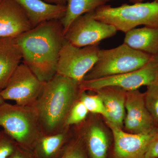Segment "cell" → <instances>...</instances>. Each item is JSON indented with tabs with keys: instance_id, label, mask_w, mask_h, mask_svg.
<instances>
[{
	"instance_id": "1",
	"label": "cell",
	"mask_w": 158,
	"mask_h": 158,
	"mask_svg": "<svg viewBox=\"0 0 158 158\" xmlns=\"http://www.w3.org/2000/svg\"><path fill=\"white\" fill-rule=\"evenodd\" d=\"M15 39L23 63L41 81H48L56 74L59 53L65 40L60 20L43 23Z\"/></svg>"
},
{
	"instance_id": "2",
	"label": "cell",
	"mask_w": 158,
	"mask_h": 158,
	"mask_svg": "<svg viewBox=\"0 0 158 158\" xmlns=\"http://www.w3.org/2000/svg\"><path fill=\"white\" fill-rule=\"evenodd\" d=\"M80 93L78 83L57 74L44 82L33 106L42 133L56 134L66 127V119Z\"/></svg>"
},
{
	"instance_id": "3",
	"label": "cell",
	"mask_w": 158,
	"mask_h": 158,
	"mask_svg": "<svg viewBox=\"0 0 158 158\" xmlns=\"http://www.w3.org/2000/svg\"><path fill=\"white\" fill-rule=\"evenodd\" d=\"M94 17L125 33L140 25L158 27V2L123 4L117 7L106 5L94 11Z\"/></svg>"
},
{
	"instance_id": "4",
	"label": "cell",
	"mask_w": 158,
	"mask_h": 158,
	"mask_svg": "<svg viewBox=\"0 0 158 158\" xmlns=\"http://www.w3.org/2000/svg\"><path fill=\"white\" fill-rule=\"evenodd\" d=\"M0 127L20 147L32 151L42 134L38 116L33 106L0 105Z\"/></svg>"
},
{
	"instance_id": "5",
	"label": "cell",
	"mask_w": 158,
	"mask_h": 158,
	"mask_svg": "<svg viewBox=\"0 0 158 158\" xmlns=\"http://www.w3.org/2000/svg\"><path fill=\"white\" fill-rule=\"evenodd\" d=\"M152 55L134 49L123 43L110 49H101L95 65L84 80H93L138 70L149 62Z\"/></svg>"
},
{
	"instance_id": "6",
	"label": "cell",
	"mask_w": 158,
	"mask_h": 158,
	"mask_svg": "<svg viewBox=\"0 0 158 158\" xmlns=\"http://www.w3.org/2000/svg\"><path fill=\"white\" fill-rule=\"evenodd\" d=\"M158 81V54L152 56L147 64L138 70L127 73L93 80H84L79 84L80 92L94 91L108 87H117L126 91L138 90Z\"/></svg>"
},
{
	"instance_id": "7",
	"label": "cell",
	"mask_w": 158,
	"mask_h": 158,
	"mask_svg": "<svg viewBox=\"0 0 158 158\" xmlns=\"http://www.w3.org/2000/svg\"><path fill=\"white\" fill-rule=\"evenodd\" d=\"M99 44L78 48L65 40L59 53L56 74L80 84L97 61Z\"/></svg>"
},
{
	"instance_id": "8",
	"label": "cell",
	"mask_w": 158,
	"mask_h": 158,
	"mask_svg": "<svg viewBox=\"0 0 158 158\" xmlns=\"http://www.w3.org/2000/svg\"><path fill=\"white\" fill-rule=\"evenodd\" d=\"M94 11L81 15L71 24L65 33L66 41L82 48L99 44L102 40L116 35V28L96 19Z\"/></svg>"
},
{
	"instance_id": "9",
	"label": "cell",
	"mask_w": 158,
	"mask_h": 158,
	"mask_svg": "<svg viewBox=\"0 0 158 158\" xmlns=\"http://www.w3.org/2000/svg\"><path fill=\"white\" fill-rule=\"evenodd\" d=\"M44 84L23 62L15 70L6 88L0 90V94L5 100L32 106L41 93Z\"/></svg>"
},
{
	"instance_id": "10",
	"label": "cell",
	"mask_w": 158,
	"mask_h": 158,
	"mask_svg": "<svg viewBox=\"0 0 158 158\" xmlns=\"http://www.w3.org/2000/svg\"><path fill=\"white\" fill-rule=\"evenodd\" d=\"M114 138L113 158H145L148 148L158 129L147 134H132L107 121Z\"/></svg>"
},
{
	"instance_id": "11",
	"label": "cell",
	"mask_w": 158,
	"mask_h": 158,
	"mask_svg": "<svg viewBox=\"0 0 158 158\" xmlns=\"http://www.w3.org/2000/svg\"><path fill=\"white\" fill-rule=\"evenodd\" d=\"M125 109L123 125L128 132L147 134L158 129L145 106L144 93L138 90L127 91Z\"/></svg>"
},
{
	"instance_id": "12",
	"label": "cell",
	"mask_w": 158,
	"mask_h": 158,
	"mask_svg": "<svg viewBox=\"0 0 158 158\" xmlns=\"http://www.w3.org/2000/svg\"><path fill=\"white\" fill-rule=\"evenodd\" d=\"M25 11L15 0L0 3V38H16L32 29Z\"/></svg>"
},
{
	"instance_id": "13",
	"label": "cell",
	"mask_w": 158,
	"mask_h": 158,
	"mask_svg": "<svg viewBox=\"0 0 158 158\" xmlns=\"http://www.w3.org/2000/svg\"><path fill=\"white\" fill-rule=\"evenodd\" d=\"M25 11L32 28L51 20H61L66 6L51 4L42 0H15Z\"/></svg>"
},
{
	"instance_id": "14",
	"label": "cell",
	"mask_w": 158,
	"mask_h": 158,
	"mask_svg": "<svg viewBox=\"0 0 158 158\" xmlns=\"http://www.w3.org/2000/svg\"><path fill=\"white\" fill-rule=\"evenodd\" d=\"M22 60V54L15 38H0V90L6 88Z\"/></svg>"
},
{
	"instance_id": "15",
	"label": "cell",
	"mask_w": 158,
	"mask_h": 158,
	"mask_svg": "<svg viewBox=\"0 0 158 158\" xmlns=\"http://www.w3.org/2000/svg\"><path fill=\"white\" fill-rule=\"evenodd\" d=\"M94 91L103 102L107 113V121L122 128L126 115L127 91L117 87H108Z\"/></svg>"
},
{
	"instance_id": "16",
	"label": "cell",
	"mask_w": 158,
	"mask_h": 158,
	"mask_svg": "<svg viewBox=\"0 0 158 158\" xmlns=\"http://www.w3.org/2000/svg\"><path fill=\"white\" fill-rule=\"evenodd\" d=\"M69 128L65 127L61 131L52 135L42 133L31 151L34 158H59L68 144Z\"/></svg>"
},
{
	"instance_id": "17",
	"label": "cell",
	"mask_w": 158,
	"mask_h": 158,
	"mask_svg": "<svg viewBox=\"0 0 158 158\" xmlns=\"http://www.w3.org/2000/svg\"><path fill=\"white\" fill-rule=\"evenodd\" d=\"M123 43L136 50L154 56L158 54V27H144L125 33Z\"/></svg>"
},
{
	"instance_id": "18",
	"label": "cell",
	"mask_w": 158,
	"mask_h": 158,
	"mask_svg": "<svg viewBox=\"0 0 158 158\" xmlns=\"http://www.w3.org/2000/svg\"><path fill=\"white\" fill-rule=\"evenodd\" d=\"M79 137L84 142L90 158H106L109 141L102 127L97 124L88 125Z\"/></svg>"
},
{
	"instance_id": "19",
	"label": "cell",
	"mask_w": 158,
	"mask_h": 158,
	"mask_svg": "<svg viewBox=\"0 0 158 158\" xmlns=\"http://www.w3.org/2000/svg\"><path fill=\"white\" fill-rule=\"evenodd\" d=\"M113 0H67L66 11L60 20L65 32L71 24L81 15L95 11Z\"/></svg>"
},
{
	"instance_id": "20",
	"label": "cell",
	"mask_w": 158,
	"mask_h": 158,
	"mask_svg": "<svg viewBox=\"0 0 158 158\" xmlns=\"http://www.w3.org/2000/svg\"><path fill=\"white\" fill-rule=\"evenodd\" d=\"M79 100L83 102L89 113L101 115L106 119L107 113L106 110L100 97L98 94L90 95L85 91L80 92Z\"/></svg>"
},
{
	"instance_id": "21",
	"label": "cell",
	"mask_w": 158,
	"mask_h": 158,
	"mask_svg": "<svg viewBox=\"0 0 158 158\" xmlns=\"http://www.w3.org/2000/svg\"><path fill=\"white\" fill-rule=\"evenodd\" d=\"M147 87V90L144 93L145 106L157 126H158V81Z\"/></svg>"
},
{
	"instance_id": "22",
	"label": "cell",
	"mask_w": 158,
	"mask_h": 158,
	"mask_svg": "<svg viewBox=\"0 0 158 158\" xmlns=\"http://www.w3.org/2000/svg\"><path fill=\"white\" fill-rule=\"evenodd\" d=\"M89 113L88 110L81 101L78 100L72 108L65 122V127L76 125L84 122Z\"/></svg>"
},
{
	"instance_id": "23",
	"label": "cell",
	"mask_w": 158,
	"mask_h": 158,
	"mask_svg": "<svg viewBox=\"0 0 158 158\" xmlns=\"http://www.w3.org/2000/svg\"><path fill=\"white\" fill-rule=\"evenodd\" d=\"M85 145L80 137L68 143L58 158H87Z\"/></svg>"
},
{
	"instance_id": "24",
	"label": "cell",
	"mask_w": 158,
	"mask_h": 158,
	"mask_svg": "<svg viewBox=\"0 0 158 158\" xmlns=\"http://www.w3.org/2000/svg\"><path fill=\"white\" fill-rule=\"evenodd\" d=\"M19 145L4 130L0 131V158H9Z\"/></svg>"
},
{
	"instance_id": "25",
	"label": "cell",
	"mask_w": 158,
	"mask_h": 158,
	"mask_svg": "<svg viewBox=\"0 0 158 158\" xmlns=\"http://www.w3.org/2000/svg\"><path fill=\"white\" fill-rule=\"evenodd\" d=\"M145 158H158V132L150 143Z\"/></svg>"
},
{
	"instance_id": "26",
	"label": "cell",
	"mask_w": 158,
	"mask_h": 158,
	"mask_svg": "<svg viewBox=\"0 0 158 158\" xmlns=\"http://www.w3.org/2000/svg\"><path fill=\"white\" fill-rule=\"evenodd\" d=\"M9 158H35L33 153L29 150L19 146L15 150Z\"/></svg>"
},
{
	"instance_id": "27",
	"label": "cell",
	"mask_w": 158,
	"mask_h": 158,
	"mask_svg": "<svg viewBox=\"0 0 158 158\" xmlns=\"http://www.w3.org/2000/svg\"><path fill=\"white\" fill-rule=\"evenodd\" d=\"M46 2L51 4L66 6L67 0H43Z\"/></svg>"
},
{
	"instance_id": "28",
	"label": "cell",
	"mask_w": 158,
	"mask_h": 158,
	"mask_svg": "<svg viewBox=\"0 0 158 158\" xmlns=\"http://www.w3.org/2000/svg\"><path fill=\"white\" fill-rule=\"evenodd\" d=\"M130 2L135 4V3L142 2L144 0H128ZM156 2H158V0H154Z\"/></svg>"
},
{
	"instance_id": "29",
	"label": "cell",
	"mask_w": 158,
	"mask_h": 158,
	"mask_svg": "<svg viewBox=\"0 0 158 158\" xmlns=\"http://www.w3.org/2000/svg\"><path fill=\"white\" fill-rule=\"evenodd\" d=\"M4 102H5V100L0 94V105L2 104Z\"/></svg>"
},
{
	"instance_id": "30",
	"label": "cell",
	"mask_w": 158,
	"mask_h": 158,
	"mask_svg": "<svg viewBox=\"0 0 158 158\" xmlns=\"http://www.w3.org/2000/svg\"><path fill=\"white\" fill-rule=\"evenodd\" d=\"M2 0H0V3H1V2H2Z\"/></svg>"
}]
</instances>
